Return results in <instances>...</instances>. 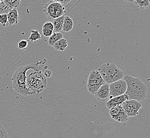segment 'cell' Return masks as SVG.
Instances as JSON below:
<instances>
[{
    "instance_id": "8992f818",
    "label": "cell",
    "mask_w": 150,
    "mask_h": 138,
    "mask_svg": "<svg viewBox=\"0 0 150 138\" xmlns=\"http://www.w3.org/2000/svg\"><path fill=\"white\" fill-rule=\"evenodd\" d=\"M105 83L98 71L93 70L88 78L87 88L90 94L94 95L97 90Z\"/></svg>"
},
{
    "instance_id": "ac0fdd59",
    "label": "cell",
    "mask_w": 150,
    "mask_h": 138,
    "mask_svg": "<svg viewBox=\"0 0 150 138\" xmlns=\"http://www.w3.org/2000/svg\"><path fill=\"white\" fill-rule=\"evenodd\" d=\"M63 38V34L61 32H53L52 35L49 37L48 40V44L50 46H53V45L56 43L58 40H60Z\"/></svg>"
},
{
    "instance_id": "cb8c5ba5",
    "label": "cell",
    "mask_w": 150,
    "mask_h": 138,
    "mask_svg": "<svg viewBox=\"0 0 150 138\" xmlns=\"http://www.w3.org/2000/svg\"><path fill=\"white\" fill-rule=\"evenodd\" d=\"M53 32V31L49 30V29H42V34H43L44 36L46 37H50Z\"/></svg>"
},
{
    "instance_id": "9a60e30c",
    "label": "cell",
    "mask_w": 150,
    "mask_h": 138,
    "mask_svg": "<svg viewBox=\"0 0 150 138\" xmlns=\"http://www.w3.org/2000/svg\"><path fill=\"white\" fill-rule=\"evenodd\" d=\"M64 15H62L60 17L53 20L52 23L54 28L53 30L55 32H60L61 31H62L63 23H64Z\"/></svg>"
},
{
    "instance_id": "ba28073f",
    "label": "cell",
    "mask_w": 150,
    "mask_h": 138,
    "mask_svg": "<svg viewBox=\"0 0 150 138\" xmlns=\"http://www.w3.org/2000/svg\"><path fill=\"white\" fill-rule=\"evenodd\" d=\"M109 98L111 99L125 94L127 90V84L124 79H121L109 84Z\"/></svg>"
},
{
    "instance_id": "5b68a950",
    "label": "cell",
    "mask_w": 150,
    "mask_h": 138,
    "mask_svg": "<svg viewBox=\"0 0 150 138\" xmlns=\"http://www.w3.org/2000/svg\"><path fill=\"white\" fill-rule=\"evenodd\" d=\"M44 14L50 20H54L64 15L65 13V8L62 4L51 1L46 3L44 6Z\"/></svg>"
},
{
    "instance_id": "277c9868",
    "label": "cell",
    "mask_w": 150,
    "mask_h": 138,
    "mask_svg": "<svg viewBox=\"0 0 150 138\" xmlns=\"http://www.w3.org/2000/svg\"><path fill=\"white\" fill-rule=\"evenodd\" d=\"M98 71L104 80V82L109 84L122 79L125 75L121 69L115 64L110 63L102 65Z\"/></svg>"
},
{
    "instance_id": "7c38bea8",
    "label": "cell",
    "mask_w": 150,
    "mask_h": 138,
    "mask_svg": "<svg viewBox=\"0 0 150 138\" xmlns=\"http://www.w3.org/2000/svg\"><path fill=\"white\" fill-rule=\"evenodd\" d=\"M21 0H3V2L0 3V11L4 10L17 9L20 4Z\"/></svg>"
},
{
    "instance_id": "d6986e66",
    "label": "cell",
    "mask_w": 150,
    "mask_h": 138,
    "mask_svg": "<svg viewBox=\"0 0 150 138\" xmlns=\"http://www.w3.org/2000/svg\"><path fill=\"white\" fill-rule=\"evenodd\" d=\"M41 39V35L38 29L36 30H32L30 31V34L28 38V41L32 42H36Z\"/></svg>"
},
{
    "instance_id": "5bb4252c",
    "label": "cell",
    "mask_w": 150,
    "mask_h": 138,
    "mask_svg": "<svg viewBox=\"0 0 150 138\" xmlns=\"http://www.w3.org/2000/svg\"><path fill=\"white\" fill-rule=\"evenodd\" d=\"M73 26L74 21L69 16H64L62 31L66 32H70L73 28Z\"/></svg>"
},
{
    "instance_id": "7a4b0ae2",
    "label": "cell",
    "mask_w": 150,
    "mask_h": 138,
    "mask_svg": "<svg viewBox=\"0 0 150 138\" xmlns=\"http://www.w3.org/2000/svg\"><path fill=\"white\" fill-rule=\"evenodd\" d=\"M123 79L127 84L125 94L127 95L128 100L134 99L139 102L146 98L147 87L139 78L125 75Z\"/></svg>"
},
{
    "instance_id": "484cf974",
    "label": "cell",
    "mask_w": 150,
    "mask_h": 138,
    "mask_svg": "<svg viewBox=\"0 0 150 138\" xmlns=\"http://www.w3.org/2000/svg\"><path fill=\"white\" fill-rule=\"evenodd\" d=\"M43 74L46 78H49L52 75V72H51V71H50L49 70H47L44 71Z\"/></svg>"
},
{
    "instance_id": "7402d4cb",
    "label": "cell",
    "mask_w": 150,
    "mask_h": 138,
    "mask_svg": "<svg viewBox=\"0 0 150 138\" xmlns=\"http://www.w3.org/2000/svg\"><path fill=\"white\" fill-rule=\"evenodd\" d=\"M0 138H8V134L3 125L0 124Z\"/></svg>"
},
{
    "instance_id": "9c48e42d",
    "label": "cell",
    "mask_w": 150,
    "mask_h": 138,
    "mask_svg": "<svg viewBox=\"0 0 150 138\" xmlns=\"http://www.w3.org/2000/svg\"><path fill=\"white\" fill-rule=\"evenodd\" d=\"M109 114L112 119L119 123L125 124L128 117L125 114L121 105L113 107L110 109Z\"/></svg>"
},
{
    "instance_id": "30bf717a",
    "label": "cell",
    "mask_w": 150,
    "mask_h": 138,
    "mask_svg": "<svg viewBox=\"0 0 150 138\" xmlns=\"http://www.w3.org/2000/svg\"><path fill=\"white\" fill-rule=\"evenodd\" d=\"M94 95L98 101L101 102L105 101L109 97V84H103Z\"/></svg>"
},
{
    "instance_id": "4fadbf2b",
    "label": "cell",
    "mask_w": 150,
    "mask_h": 138,
    "mask_svg": "<svg viewBox=\"0 0 150 138\" xmlns=\"http://www.w3.org/2000/svg\"><path fill=\"white\" fill-rule=\"evenodd\" d=\"M8 25L13 26L17 25L20 20V17L18 14L17 9H12L9 11V13L7 14Z\"/></svg>"
},
{
    "instance_id": "e0dca14e",
    "label": "cell",
    "mask_w": 150,
    "mask_h": 138,
    "mask_svg": "<svg viewBox=\"0 0 150 138\" xmlns=\"http://www.w3.org/2000/svg\"><path fill=\"white\" fill-rule=\"evenodd\" d=\"M150 0H134L133 3L135 4L137 8L141 9H146L150 7Z\"/></svg>"
},
{
    "instance_id": "4316f807",
    "label": "cell",
    "mask_w": 150,
    "mask_h": 138,
    "mask_svg": "<svg viewBox=\"0 0 150 138\" xmlns=\"http://www.w3.org/2000/svg\"><path fill=\"white\" fill-rule=\"evenodd\" d=\"M125 1L127 2H129V3H133V1L134 0H124Z\"/></svg>"
},
{
    "instance_id": "52a82bcc",
    "label": "cell",
    "mask_w": 150,
    "mask_h": 138,
    "mask_svg": "<svg viewBox=\"0 0 150 138\" xmlns=\"http://www.w3.org/2000/svg\"><path fill=\"white\" fill-rule=\"evenodd\" d=\"M142 106L140 102L134 99L127 100L121 104L122 109L128 118L135 117L138 115Z\"/></svg>"
},
{
    "instance_id": "8fae6325",
    "label": "cell",
    "mask_w": 150,
    "mask_h": 138,
    "mask_svg": "<svg viewBox=\"0 0 150 138\" xmlns=\"http://www.w3.org/2000/svg\"><path fill=\"white\" fill-rule=\"evenodd\" d=\"M128 100V97L126 94L112 98H111L109 101H107L106 107L108 109H110L113 107L121 105L125 101Z\"/></svg>"
},
{
    "instance_id": "44dd1931",
    "label": "cell",
    "mask_w": 150,
    "mask_h": 138,
    "mask_svg": "<svg viewBox=\"0 0 150 138\" xmlns=\"http://www.w3.org/2000/svg\"><path fill=\"white\" fill-rule=\"evenodd\" d=\"M28 40H20L18 44V47L19 49L21 50H24L26 49L28 46Z\"/></svg>"
},
{
    "instance_id": "83f0119b",
    "label": "cell",
    "mask_w": 150,
    "mask_h": 138,
    "mask_svg": "<svg viewBox=\"0 0 150 138\" xmlns=\"http://www.w3.org/2000/svg\"><path fill=\"white\" fill-rule=\"evenodd\" d=\"M3 0H1V2H3Z\"/></svg>"
},
{
    "instance_id": "6da1fadb",
    "label": "cell",
    "mask_w": 150,
    "mask_h": 138,
    "mask_svg": "<svg viewBox=\"0 0 150 138\" xmlns=\"http://www.w3.org/2000/svg\"><path fill=\"white\" fill-rule=\"evenodd\" d=\"M41 66L38 64H29L21 66L15 70L12 78L13 89L16 93L23 96L34 94L27 88L26 86V73L29 70L33 71H42Z\"/></svg>"
},
{
    "instance_id": "3957f363",
    "label": "cell",
    "mask_w": 150,
    "mask_h": 138,
    "mask_svg": "<svg viewBox=\"0 0 150 138\" xmlns=\"http://www.w3.org/2000/svg\"><path fill=\"white\" fill-rule=\"evenodd\" d=\"M26 86L34 94H40L46 88V78L42 71H33L26 77Z\"/></svg>"
},
{
    "instance_id": "f1b7e54d",
    "label": "cell",
    "mask_w": 150,
    "mask_h": 138,
    "mask_svg": "<svg viewBox=\"0 0 150 138\" xmlns=\"http://www.w3.org/2000/svg\"><path fill=\"white\" fill-rule=\"evenodd\" d=\"M1 0H0V3H1Z\"/></svg>"
},
{
    "instance_id": "2e32d148",
    "label": "cell",
    "mask_w": 150,
    "mask_h": 138,
    "mask_svg": "<svg viewBox=\"0 0 150 138\" xmlns=\"http://www.w3.org/2000/svg\"><path fill=\"white\" fill-rule=\"evenodd\" d=\"M68 46V42L64 38L58 40L53 45V47L57 51H64Z\"/></svg>"
},
{
    "instance_id": "ffe728a7",
    "label": "cell",
    "mask_w": 150,
    "mask_h": 138,
    "mask_svg": "<svg viewBox=\"0 0 150 138\" xmlns=\"http://www.w3.org/2000/svg\"><path fill=\"white\" fill-rule=\"evenodd\" d=\"M0 24L3 27H5L8 25V17L6 13H3L0 15Z\"/></svg>"
},
{
    "instance_id": "d4e9b609",
    "label": "cell",
    "mask_w": 150,
    "mask_h": 138,
    "mask_svg": "<svg viewBox=\"0 0 150 138\" xmlns=\"http://www.w3.org/2000/svg\"><path fill=\"white\" fill-rule=\"evenodd\" d=\"M53 1H55L56 2L60 3L62 5H65L68 3H69L71 0H52Z\"/></svg>"
},
{
    "instance_id": "603a6c76",
    "label": "cell",
    "mask_w": 150,
    "mask_h": 138,
    "mask_svg": "<svg viewBox=\"0 0 150 138\" xmlns=\"http://www.w3.org/2000/svg\"><path fill=\"white\" fill-rule=\"evenodd\" d=\"M42 29H49L53 31L54 28H53V23L51 22L47 21L44 24L42 27Z\"/></svg>"
}]
</instances>
